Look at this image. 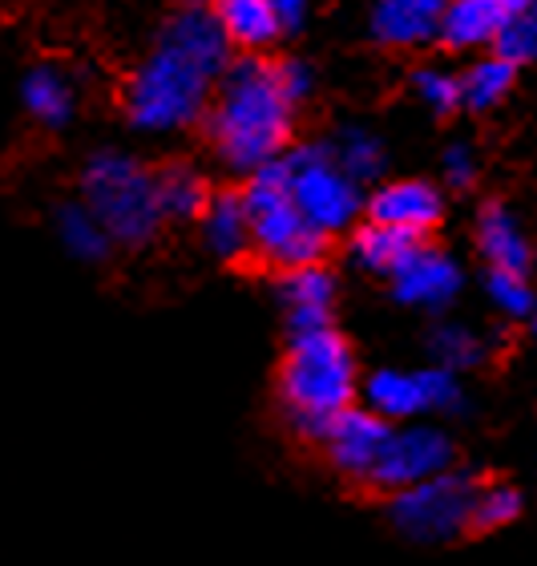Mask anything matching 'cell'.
Listing matches in <instances>:
<instances>
[{
	"label": "cell",
	"instance_id": "1",
	"mask_svg": "<svg viewBox=\"0 0 537 566\" xmlns=\"http://www.w3.org/2000/svg\"><path fill=\"white\" fill-rule=\"evenodd\" d=\"M231 61V45L214 9L182 4L166 12L122 94L129 126L141 134L190 130L194 122L207 118L214 85Z\"/></svg>",
	"mask_w": 537,
	"mask_h": 566
},
{
	"label": "cell",
	"instance_id": "2",
	"mask_svg": "<svg viewBox=\"0 0 537 566\" xmlns=\"http://www.w3.org/2000/svg\"><path fill=\"white\" fill-rule=\"evenodd\" d=\"M207 138L227 170L259 175L292 146L295 109L275 82V61L234 57L219 77L207 106Z\"/></svg>",
	"mask_w": 537,
	"mask_h": 566
},
{
	"label": "cell",
	"instance_id": "3",
	"mask_svg": "<svg viewBox=\"0 0 537 566\" xmlns=\"http://www.w3.org/2000/svg\"><path fill=\"white\" fill-rule=\"evenodd\" d=\"M356 353L336 328L287 336V353L280 360V401L299 433L319 441L327 421L356 405Z\"/></svg>",
	"mask_w": 537,
	"mask_h": 566
},
{
	"label": "cell",
	"instance_id": "4",
	"mask_svg": "<svg viewBox=\"0 0 537 566\" xmlns=\"http://www.w3.org/2000/svg\"><path fill=\"white\" fill-rule=\"evenodd\" d=\"M82 207L94 214L109 243L146 248L162 231L154 170L126 150H97L82 166Z\"/></svg>",
	"mask_w": 537,
	"mask_h": 566
},
{
	"label": "cell",
	"instance_id": "5",
	"mask_svg": "<svg viewBox=\"0 0 537 566\" xmlns=\"http://www.w3.org/2000/svg\"><path fill=\"white\" fill-rule=\"evenodd\" d=\"M239 195H243L251 251L259 260H267L271 268H283V272L324 263L327 239L319 235L316 227H307L304 214L295 211L292 195H287L280 178V166H267V170L251 175V182Z\"/></svg>",
	"mask_w": 537,
	"mask_h": 566
},
{
	"label": "cell",
	"instance_id": "6",
	"mask_svg": "<svg viewBox=\"0 0 537 566\" xmlns=\"http://www.w3.org/2000/svg\"><path fill=\"white\" fill-rule=\"evenodd\" d=\"M280 178L292 195L295 211L304 214L307 227H316L319 235L331 239L336 231H348L356 214L364 211V195L344 170L336 166L327 142H304L283 150Z\"/></svg>",
	"mask_w": 537,
	"mask_h": 566
},
{
	"label": "cell",
	"instance_id": "7",
	"mask_svg": "<svg viewBox=\"0 0 537 566\" xmlns=\"http://www.w3.org/2000/svg\"><path fill=\"white\" fill-rule=\"evenodd\" d=\"M473 494H477V482L468 473L449 470L392 494L388 514H392V526L400 534L417 538V543H449V538L468 531Z\"/></svg>",
	"mask_w": 537,
	"mask_h": 566
},
{
	"label": "cell",
	"instance_id": "8",
	"mask_svg": "<svg viewBox=\"0 0 537 566\" xmlns=\"http://www.w3.org/2000/svg\"><path fill=\"white\" fill-rule=\"evenodd\" d=\"M368 413L380 421H412L424 413H453L461 405V380L444 368H380L364 380Z\"/></svg>",
	"mask_w": 537,
	"mask_h": 566
},
{
	"label": "cell",
	"instance_id": "9",
	"mask_svg": "<svg viewBox=\"0 0 537 566\" xmlns=\"http://www.w3.org/2000/svg\"><path fill=\"white\" fill-rule=\"evenodd\" d=\"M449 470H453V437L436 429V424H404V429L388 433L368 485L400 494V490L421 485Z\"/></svg>",
	"mask_w": 537,
	"mask_h": 566
},
{
	"label": "cell",
	"instance_id": "10",
	"mask_svg": "<svg viewBox=\"0 0 537 566\" xmlns=\"http://www.w3.org/2000/svg\"><path fill=\"white\" fill-rule=\"evenodd\" d=\"M388 280H392V295H397L400 304L424 307V312H441V307L453 304V295L461 292L465 272H461V263H456L453 255H444L441 248L421 243Z\"/></svg>",
	"mask_w": 537,
	"mask_h": 566
},
{
	"label": "cell",
	"instance_id": "11",
	"mask_svg": "<svg viewBox=\"0 0 537 566\" xmlns=\"http://www.w3.org/2000/svg\"><path fill=\"white\" fill-rule=\"evenodd\" d=\"M388 433H392V424L372 417L368 409H344L336 421H327L319 441H324L327 461L339 473H348L356 482H368L376 461H380V449H385Z\"/></svg>",
	"mask_w": 537,
	"mask_h": 566
},
{
	"label": "cell",
	"instance_id": "12",
	"mask_svg": "<svg viewBox=\"0 0 537 566\" xmlns=\"http://www.w3.org/2000/svg\"><path fill=\"white\" fill-rule=\"evenodd\" d=\"M444 199L441 190L424 182V178H397V182H385L368 199V223L392 227V231H404V235L424 239V231L441 223Z\"/></svg>",
	"mask_w": 537,
	"mask_h": 566
},
{
	"label": "cell",
	"instance_id": "13",
	"mask_svg": "<svg viewBox=\"0 0 537 566\" xmlns=\"http://www.w3.org/2000/svg\"><path fill=\"white\" fill-rule=\"evenodd\" d=\"M477 248L489 263V272H509L526 275L529 272V239L522 231V219L514 214V207L502 199H489L477 214Z\"/></svg>",
	"mask_w": 537,
	"mask_h": 566
},
{
	"label": "cell",
	"instance_id": "14",
	"mask_svg": "<svg viewBox=\"0 0 537 566\" xmlns=\"http://www.w3.org/2000/svg\"><path fill=\"white\" fill-rule=\"evenodd\" d=\"M441 9L436 0H380L368 17V33L385 49H421L436 41Z\"/></svg>",
	"mask_w": 537,
	"mask_h": 566
},
{
	"label": "cell",
	"instance_id": "15",
	"mask_svg": "<svg viewBox=\"0 0 537 566\" xmlns=\"http://www.w3.org/2000/svg\"><path fill=\"white\" fill-rule=\"evenodd\" d=\"M514 9V0H456V4H444L441 9V36L449 49H485L497 41L505 17Z\"/></svg>",
	"mask_w": 537,
	"mask_h": 566
},
{
	"label": "cell",
	"instance_id": "16",
	"mask_svg": "<svg viewBox=\"0 0 537 566\" xmlns=\"http://www.w3.org/2000/svg\"><path fill=\"white\" fill-rule=\"evenodd\" d=\"M21 102H24V114L49 130H61V126H70L73 122V109H77V85L73 77L61 65H33V70L24 73L21 82Z\"/></svg>",
	"mask_w": 537,
	"mask_h": 566
},
{
	"label": "cell",
	"instance_id": "17",
	"mask_svg": "<svg viewBox=\"0 0 537 566\" xmlns=\"http://www.w3.org/2000/svg\"><path fill=\"white\" fill-rule=\"evenodd\" d=\"M219 29L231 49H251V57H259V49H271L280 41V17H275V0H222L214 4Z\"/></svg>",
	"mask_w": 537,
	"mask_h": 566
},
{
	"label": "cell",
	"instance_id": "18",
	"mask_svg": "<svg viewBox=\"0 0 537 566\" xmlns=\"http://www.w3.org/2000/svg\"><path fill=\"white\" fill-rule=\"evenodd\" d=\"M154 195H158V211L162 219H202L207 202H211V187L207 178L190 163H170L162 170H154Z\"/></svg>",
	"mask_w": 537,
	"mask_h": 566
},
{
	"label": "cell",
	"instance_id": "19",
	"mask_svg": "<svg viewBox=\"0 0 537 566\" xmlns=\"http://www.w3.org/2000/svg\"><path fill=\"white\" fill-rule=\"evenodd\" d=\"M202 239L219 260H239L251 251V231H246V211L239 190L211 195L207 211H202Z\"/></svg>",
	"mask_w": 537,
	"mask_h": 566
},
{
	"label": "cell",
	"instance_id": "20",
	"mask_svg": "<svg viewBox=\"0 0 537 566\" xmlns=\"http://www.w3.org/2000/svg\"><path fill=\"white\" fill-rule=\"evenodd\" d=\"M424 239L417 235H404V231H392V227H380V223H364L356 235H351V260L360 263L364 272L372 275H392L400 263L409 260L412 251L421 248Z\"/></svg>",
	"mask_w": 537,
	"mask_h": 566
},
{
	"label": "cell",
	"instance_id": "21",
	"mask_svg": "<svg viewBox=\"0 0 537 566\" xmlns=\"http://www.w3.org/2000/svg\"><path fill=\"white\" fill-rule=\"evenodd\" d=\"M456 82H461V106L485 114V109H497L505 97L514 94L517 70L509 61L497 57V53H485V57L473 61Z\"/></svg>",
	"mask_w": 537,
	"mask_h": 566
},
{
	"label": "cell",
	"instance_id": "22",
	"mask_svg": "<svg viewBox=\"0 0 537 566\" xmlns=\"http://www.w3.org/2000/svg\"><path fill=\"white\" fill-rule=\"evenodd\" d=\"M327 150H331L336 166L356 182V187L385 175V163H388L385 142L376 138L372 130H364V126H344V130L336 134V142H327Z\"/></svg>",
	"mask_w": 537,
	"mask_h": 566
},
{
	"label": "cell",
	"instance_id": "23",
	"mask_svg": "<svg viewBox=\"0 0 537 566\" xmlns=\"http://www.w3.org/2000/svg\"><path fill=\"white\" fill-rule=\"evenodd\" d=\"M57 239H61V248L82 263H102L109 255V248H114L109 235L102 231V223L85 211L82 202H65V207H57Z\"/></svg>",
	"mask_w": 537,
	"mask_h": 566
},
{
	"label": "cell",
	"instance_id": "24",
	"mask_svg": "<svg viewBox=\"0 0 537 566\" xmlns=\"http://www.w3.org/2000/svg\"><path fill=\"white\" fill-rule=\"evenodd\" d=\"M280 295L287 312H319V316H331V304H336V275L327 272L324 263H312V268H295V272H283Z\"/></svg>",
	"mask_w": 537,
	"mask_h": 566
},
{
	"label": "cell",
	"instance_id": "25",
	"mask_svg": "<svg viewBox=\"0 0 537 566\" xmlns=\"http://www.w3.org/2000/svg\"><path fill=\"white\" fill-rule=\"evenodd\" d=\"M493 53L509 61L514 70L526 65V61H537V0H514L502 33L493 41Z\"/></svg>",
	"mask_w": 537,
	"mask_h": 566
},
{
	"label": "cell",
	"instance_id": "26",
	"mask_svg": "<svg viewBox=\"0 0 537 566\" xmlns=\"http://www.w3.org/2000/svg\"><path fill=\"white\" fill-rule=\"evenodd\" d=\"M429 348L436 356V368L444 373H465V368H477L485 360V340L477 332L465 328V324H436L429 336Z\"/></svg>",
	"mask_w": 537,
	"mask_h": 566
},
{
	"label": "cell",
	"instance_id": "27",
	"mask_svg": "<svg viewBox=\"0 0 537 566\" xmlns=\"http://www.w3.org/2000/svg\"><path fill=\"white\" fill-rule=\"evenodd\" d=\"M522 490L509 482H489V485H477V494H473V518L468 526L473 531H502L509 522H517L522 514Z\"/></svg>",
	"mask_w": 537,
	"mask_h": 566
},
{
	"label": "cell",
	"instance_id": "28",
	"mask_svg": "<svg viewBox=\"0 0 537 566\" xmlns=\"http://www.w3.org/2000/svg\"><path fill=\"white\" fill-rule=\"evenodd\" d=\"M485 292H489L493 307L509 319H529L537 312L534 287H529L526 275H509V272H489L485 275Z\"/></svg>",
	"mask_w": 537,
	"mask_h": 566
},
{
	"label": "cell",
	"instance_id": "29",
	"mask_svg": "<svg viewBox=\"0 0 537 566\" xmlns=\"http://www.w3.org/2000/svg\"><path fill=\"white\" fill-rule=\"evenodd\" d=\"M412 90L432 114H453L461 106V82L449 70H436V65H424V70L412 73Z\"/></svg>",
	"mask_w": 537,
	"mask_h": 566
},
{
	"label": "cell",
	"instance_id": "30",
	"mask_svg": "<svg viewBox=\"0 0 537 566\" xmlns=\"http://www.w3.org/2000/svg\"><path fill=\"white\" fill-rule=\"evenodd\" d=\"M275 82H280L283 97L292 102V109L316 94V70H312L304 57H280L275 61Z\"/></svg>",
	"mask_w": 537,
	"mask_h": 566
},
{
	"label": "cell",
	"instance_id": "31",
	"mask_svg": "<svg viewBox=\"0 0 537 566\" xmlns=\"http://www.w3.org/2000/svg\"><path fill=\"white\" fill-rule=\"evenodd\" d=\"M441 175L453 190H468L473 182H477L481 166H477V154H473V146H468V142H453V146L444 150Z\"/></svg>",
	"mask_w": 537,
	"mask_h": 566
},
{
	"label": "cell",
	"instance_id": "32",
	"mask_svg": "<svg viewBox=\"0 0 537 566\" xmlns=\"http://www.w3.org/2000/svg\"><path fill=\"white\" fill-rule=\"evenodd\" d=\"M307 4L304 0H275V17H280V33L287 36V33H299L307 24Z\"/></svg>",
	"mask_w": 537,
	"mask_h": 566
},
{
	"label": "cell",
	"instance_id": "33",
	"mask_svg": "<svg viewBox=\"0 0 537 566\" xmlns=\"http://www.w3.org/2000/svg\"><path fill=\"white\" fill-rule=\"evenodd\" d=\"M529 319H534V332H537V312H534V316H529Z\"/></svg>",
	"mask_w": 537,
	"mask_h": 566
}]
</instances>
